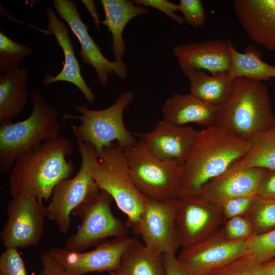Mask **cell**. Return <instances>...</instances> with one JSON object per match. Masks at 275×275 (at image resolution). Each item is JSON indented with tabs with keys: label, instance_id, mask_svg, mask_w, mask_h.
<instances>
[{
	"label": "cell",
	"instance_id": "42",
	"mask_svg": "<svg viewBox=\"0 0 275 275\" xmlns=\"http://www.w3.org/2000/svg\"><path fill=\"white\" fill-rule=\"evenodd\" d=\"M272 128L274 130L275 132V116H274V117L273 119Z\"/></svg>",
	"mask_w": 275,
	"mask_h": 275
},
{
	"label": "cell",
	"instance_id": "35",
	"mask_svg": "<svg viewBox=\"0 0 275 275\" xmlns=\"http://www.w3.org/2000/svg\"><path fill=\"white\" fill-rule=\"evenodd\" d=\"M256 196L239 197L225 201L219 205L226 220L244 216L251 209Z\"/></svg>",
	"mask_w": 275,
	"mask_h": 275
},
{
	"label": "cell",
	"instance_id": "26",
	"mask_svg": "<svg viewBox=\"0 0 275 275\" xmlns=\"http://www.w3.org/2000/svg\"><path fill=\"white\" fill-rule=\"evenodd\" d=\"M231 64L228 74L233 78L246 77L264 81L275 78V66L263 61L261 53L254 46L249 45L244 53L238 51L230 39L228 40Z\"/></svg>",
	"mask_w": 275,
	"mask_h": 275
},
{
	"label": "cell",
	"instance_id": "25",
	"mask_svg": "<svg viewBox=\"0 0 275 275\" xmlns=\"http://www.w3.org/2000/svg\"><path fill=\"white\" fill-rule=\"evenodd\" d=\"M109 275H166L163 255L136 238L123 254L120 266Z\"/></svg>",
	"mask_w": 275,
	"mask_h": 275
},
{
	"label": "cell",
	"instance_id": "17",
	"mask_svg": "<svg viewBox=\"0 0 275 275\" xmlns=\"http://www.w3.org/2000/svg\"><path fill=\"white\" fill-rule=\"evenodd\" d=\"M180 69L184 76L192 71H208L211 74L227 72L231 64L228 40L209 39L173 47Z\"/></svg>",
	"mask_w": 275,
	"mask_h": 275
},
{
	"label": "cell",
	"instance_id": "19",
	"mask_svg": "<svg viewBox=\"0 0 275 275\" xmlns=\"http://www.w3.org/2000/svg\"><path fill=\"white\" fill-rule=\"evenodd\" d=\"M267 170L259 168L228 170L205 184L193 196L219 205L233 198L256 196L259 183Z\"/></svg>",
	"mask_w": 275,
	"mask_h": 275
},
{
	"label": "cell",
	"instance_id": "8",
	"mask_svg": "<svg viewBox=\"0 0 275 275\" xmlns=\"http://www.w3.org/2000/svg\"><path fill=\"white\" fill-rule=\"evenodd\" d=\"M112 196L100 189L97 196L82 203L72 212V216L80 218L78 231L66 240L64 249L83 252L98 245L110 237L128 235V227L116 218L111 210Z\"/></svg>",
	"mask_w": 275,
	"mask_h": 275
},
{
	"label": "cell",
	"instance_id": "32",
	"mask_svg": "<svg viewBox=\"0 0 275 275\" xmlns=\"http://www.w3.org/2000/svg\"><path fill=\"white\" fill-rule=\"evenodd\" d=\"M178 11L183 15L185 22L193 28L203 26L206 22V13L200 0H180Z\"/></svg>",
	"mask_w": 275,
	"mask_h": 275
},
{
	"label": "cell",
	"instance_id": "37",
	"mask_svg": "<svg viewBox=\"0 0 275 275\" xmlns=\"http://www.w3.org/2000/svg\"><path fill=\"white\" fill-rule=\"evenodd\" d=\"M257 196L275 199V171L267 170L259 183Z\"/></svg>",
	"mask_w": 275,
	"mask_h": 275
},
{
	"label": "cell",
	"instance_id": "20",
	"mask_svg": "<svg viewBox=\"0 0 275 275\" xmlns=\"http://www.w3.org/2000/svg\"><path fill=\"white\" fill-rule=\"evenodd\" d=\"M45 12L48 17L47 31L50 34L54 36L58 44L62 49L64 62L62 69L57 75L45 74L43 83L48 86L58 81L70 82L80 90L89 103H93L95 100V95L81 74L80 65L75 54L68 28L58 18L51 8L47 7Z\"/></svg>",
	"mask_w": 275,
	"mask_h": 275
},
{
	"label": "cell",
	"instance_id": "3",
	"mask_svg": "<svg viewBox=\"0 0 275 275\" xmlns=\"http://www.w3.org/2000/svg\"><path fill=\"white\" fill-rule=\"evenodd\" d=\"M274 116L265 83L237 77L230 95L217 108L215 125L239 138L251 140L272 128Z\"/></svg>",
	"mask_w": 275,
	"mask_h": 275
},
{
	"label": "cell",
	"instance_id": "15",
	"mask_svg": "<svg viewBox=\"0 0 275 275\" xmlns=\"http://www.w3.org/2000/svg\"><path fill=\"white\" fill-rule=\"evenodd\" d=\"M76 175L64 179L53 188L46 206L47 217L54 222L60 232L67 233L71 227L70 215L77 206L95 197L100 189L90 175L86 158Z\"/></svg>",
	"mask_w": 275,
	"mask_h": 275
},
{
	"label": "cell",
	"instance_id": "29",
	"mask_svg": "<svg viewBox=\"0 0 275 275\" xmlns=\"http://www.w3.org/2000/svg\"><path fill=\"white\" fill-rule=\"evenodd\" d=\"M34 52L29 46L20 44L0 31V72L17 69L24 58Z\"/></svg>",
	"mask_w": 275,
	"mask_h": 275
},
{
	"label": "cell",
	"instance_id": "18",
	"mask_svg": "<svg viewBox=\"0 0 275 275\" xmlns=\"http://www.w3.org/2000/svg\"><path fill=\"white\" fill-rule=\"evenodd\" d=\"M233 9L248 36L275 51V0H235Z\"/></svg>",
	"mask_w": 275,
	"mask_h": 275
},
{
	"label": "cell",
	"instance_id": "22",
	"mask_svg": "<svg viewBox=\"0 0 275 275\" xmlns=\"http://www.w3.org/2000/svg\"><path fill=\"white\" fill-rule=\"evenodd\" d=\"M104 12L102 23L106 26L112 36V49L115 60H122L126 52L123 32L133 18L149 13L145 7L135 5L129 0H100Z\"/></svg>",
	"mask_w": 275,
	"mask_h": 275
},
{
	"label": "cell",
	"instance_id": "13",
	"mask_svg": "<svg viewBox=\"0 0 275 275\" xmlns=\"http://www.w3.org/2000/svg\"><path fill=\"white\" fill-rule=\"evenodd\" d=\"M135 237L128 235L104 241L88 252L53 248L47 252L65 269L68 275H82L91 272L115 271L122 256Z\"/></svg>",
	"mask_w": 275,
	"mask_h": 275
},
{
	"label": "cell",
	"instance_id": "34",
	"mask_svg": "<svg viewBox=\"0 0 275 275\" xmlns=\"http://www.w3.org/2000/svg\"><path fill=\"white\" fill-rule=\"evenodd\" d=\"M223 227L226 237L231 240L247 239L255 235L249 221L244 216H238L226 220Z\"/></svg>",
	"mask_w": 275,
	"mask_h": 275
},
{
	"label": "cell",
	"instance_id": "7",
	"mask_svg": "<svg viewBox=\"0 0 275 275\" xmlns=\"http://www.w3.org/2000/svg\"><path fill=\"white\" fill-rule=\"evenodd\" d=\"M123 150L132 180L142 195L158 201L179 197L184 164L155 157L141 139Z\"/></svg>",
	"mask_w": 275,
	"mask_h": 275
},
{
	"label": "cell",
	"instance_id": "12",
	"mask_svg": "<svg viewBox=\"0 0 275 275\" xmlns=\"http://www.w3.org/2000/svg\"><path fill=\"white\" fill-rule=\"evenodd\" d=\"M249 238L230 240L221 227L208 239L182 248L177 257L192 275H211L249 253Z\"/></svg>",
	"mask_w": 275,
	"mask_h": 275
},
{
	"label": "cell",
	"instance_id": "31",
	"mask_svg": "<svg viewBox=\"0 0 275 275\" xmlns=\"http://www.w3.org/2000/svg\"><path fill=\"white\" fill-rule=\"evenodd\" d=\"M249 252L261 263L275 259V229L249 239Z\"/></svg>",
	"mask_w": 275,
	"mask_h": 275
},
{
	"label": "cell",
	"instance_id": "10",
	"mask_svg": "<svg viewBox=\"0 0 275 275\" xmlns=\"http://www.w3.org/2000/svg\"><path fill=\"white\" fill-rule=\"evenodd\" d=\"M6 211L8 219L1 232L0 238L6 248L36 246L42 238L46 206L36 198L21 195L12 198Z\"/></svg>",
	"mask_w": 275,
	"mask_h": 275
},
{
	"label": "cell",
	"instance_id": "23",
	"mask_svg": "<svg viewBox=\"0 0 275 275\" xmlns=\"http://www.w3.org/2000/svg\"><path fill=\"white\" fill-rule=\"evenodd\" d=\"M28 77L24 68L0 75V125L12 122L24 109L29 98Z\"/></svg>",
	"mask_w": 275,
	"mask_h": 275
},
{
	"label": "cell",
	"instance_id": "2",
	"mask_svg": "<svg viewBox=\"0 0 275 275\" xmlns=\"http://www.w3.org/2000/svg\"><path fill=\"white\" fill-rule=\"evenodd\" d=\"M251 145V140L239 138L217 125L199 131L184 163L179 197L196 195L244 156Z\"/></svg>",
	"mask_w": 275,
	"mask_h": 275
},
{
	"label": "cell",
	"instance_id": "24",
	"mask_svg": "<svg viewBox=\"0 0 275 275\" xmlns=\"http://www.w3.org/2000/svg\"><path fill=\"white\" fill-rule=\"evenodd\" d=\"M189 80L190 94L202 102L216 108L228 98L235 78L227 72L208 75L204 70L192 71L186 76Z\"/></svg>",
	"mask_w": 275,
	"mask_h": 275
},
{
	"label": "cell",
	"instance_id": "11",
	"mask_svg": "<svg viewBox=\"0 0 275 275\" xmlns=\"http://www.w3.org/2000/svg\"><path fill=\"white\" fill-rule=\"evenodd\" d=\"M179 198L175 228L182 248L208 239L218 231L226 221L219 204L197 196Z\"/></svg>",
	"mask_w": 275,
	"mask_h": 275
},
{
	"label": "cell",
	"instance_id": "40",
	"mask_svg": "<svg viewBox=\"0 0 275 275\" xmlns=\"http://www.w3.org/2000/svg\"><path fill=\"white\" fill-rule=\"evenodd\" d=\"M80 2L85 5L93 19L96 29L99 31L100 30V24L102 21L100 20L95 2L93 0H81Z\"/></svg>",
	"mask_w": 275,
	"mask_h": 275
},
{
	"label": "cell",
	"instance_id": "14",
	"mask_svg": "<svg viewBox=\"0 0 275 275\" xmlns=\"http://www.w3.org/2000/svg\"><path fill=\"white\" fill-rule=\"evenodd\" d=\"M52 4L56 12L77 37L80 45L82 61L95 69L100 85L106 87L109 76L114 74L124 79L128 75L126 65L122 60L111 61L102 53L100 48L89 34L88 26L80 17L76 2L71 0H52Z\"/></svg>",
	"mask_w": 275,
	"mask_h": 275
},
{
	"label": "cell",
	"instance_id": "9",
	"mask_svg": "<svg viewBox=\"0 0 275 275\" xmlns=\"http://www.w3.org/2000/svg\"><path fill=\"white\" fill-rule=\"evenodd\" d=\"M179 202V198L158 201L145 197L138 220L128 228L149 249L162 255L176 254L181 247L175 228Z\"/></svg>",
	"mask_w": 275,
	"mask_h": 275
},
{
	"label": "cell",
	"instance_id": "4",
	"mask_svg": "<svg viewBox=\"0 0 275 275\" xmlns=\"http://www.w3.org/2000/svg\"><path fill=\"white\" fill-rule=\"evenodd\" d=\"M78 150L87 161L89 173L100 189L106 191L118 208L127 216L128 228L142 212L145 196L137 189L130 177L123 150L114 143L97 155L94 147L78 142Z\"/></svg>",
	"mask_w": 275,
	"mask_h": 275
},
{
	"label": "cell",
	"instance_id": "5",
	"mask_svg": "<svg viewBox=\"0 0 275 275\" xmlns=\"http://www.w3.org/2000/svg\"><path fill=\"white\" fill-rule=\"evenodd\" d=\"M33 111L25 120L0 125V172H10L17 158L43 142L60 136L59 113L39 89L31 94Z\"/></svg>",
	"mask_w": 275,
	"mask_h": 275
},
{
	"label": "cell",
	"instance_id": "30",
	"mask_svg": "<svg viewBox=\"0 0 275 275\" xmlns=\"http://www.w3.org/2000/svg\"><path fill=\"white\" fill-rule=\"evenodd\" d=\"M211 275H265L262 263L250 252Z\"/></svg>",
	"mask_w": 275,
	"mask_h": 275
},
{
	"label": "cell",
	"instance_id": "36",
	"mask_svg": "<svg viewBox=\"0 0 275 275\" xmlns=\"http://www.w3.org/2000/svg\"><path fill=\"white\" fill-rule=\"evenodd\" d=\"M133 2L137 5L145 7H150L157 9L180 25L185 22L183 17L175 14V12L178 11V4L167 0H134Z\"/></svg>",
	"mask_w": 275,
	"mask_h": 275
},
{
	"label": "cell",
	"instance_id": "28",
	"mask_svg": "<svg viewBox=\"0 0 275 275\" xmlns=\"http://www.w3.org/2000/svg\"><path fill=\"white\" fill-rule=\"evenodd\" d=\"M252 225L256 235L275 229V199L257 196L250 210L244 215Z\"/></svg>",
	"mask_w": 275,
	"mask_h": 275
},
{
	"label": "cell",
	"instance_id": "39",
	"mask_svg": "<svg viewBox=\"0 0 275 275\" xmlns=\"http://www.w3.org/2000/svg\"><path fill=\"white\" fill-rule=\"evenodd\" d=\"M163 260L166 275H192L176 254H163Z\"/></svg>",
	"mask_w": 275,
	"mask_h": 275
},
{
	"label": "cell",
	"instance_id": "41",
	"mask_svg": "<svg viewBox=\"0 0 275 275\" xmlns=\"http://www.w3.org/2000/svg\"><path fill=\"white\" fill-rule=\"evenodd\" d=\"M265 275H275V259L262 263Z\"/></svg>",
	"mask_w": 275,
	"mask_h": 275
},
{
	"label": "cell",
	"instance_id": "21",
	"mask_svg": "<svg viewBox=\"0 0 275 275\" xmlns=\"http://www.w3.org/2000/svg\"><path fill=\"white\" fill-rule=\"evenodd\" d=\"M163 119L176 125L196 123L207 127L215 125L217 108L210 106L190 94L176 93L162 106Z\"/></svg>",
	"mask_w": 275,
	"mask_h": 275
},
{
	"label": "cell",
	"instance_id": "27",
	"mask_svg": "<svg viewBox=\"0 0 275 275\" xmlns=\"http://www.w3.org/2000/svg\"><path fill=\"white\" fill-rule=\"evenodd\" d=\"M247 153L228 169L232 171L259 168L275 171V132L272 128L259 133L251 139Z\"/></svg>",
	"mask_w": 275,
	"mask_h": 275
},
{
	"label": "cell",
	"instance_id": "6",
	"mask_svg": "<svg viewBox=\"0 0 275 275\" xmlns=\"http://www.w3.org/2000/svg\"><path fill=\"white\" fill-rule=\"evenodd\" d=\"M134 93L130 91L122 92L111 106L100 110L88 107L86 103L72 105L80 115L65 113V119H78L81 123L72 125L73 134L78 142H87L94 148L97 155L103 149L116 141L123 149L133 146L138 141L125 126L123 112L132 102Z\"/></svg>",
	"mask_w": 275,
	"mask_h": 275
},
{
	"label": "cell",
	"instance_id": "1",
	"mask_svg": "<svg viewBox=\"0 0 275 275\" xmlns=\"http://www.w3.org/2000/svg\"><path fill=\"white\" fill-rule=\"evenodd\" d=\"M73 151L71 142L59 136L47 140L16 160L9 175L12 198L21 195L34 197L43 202L51 198L54 186L69 178L74 170L66 157Z\"/></svg>",
	"mask_w": 275,
	"mask_h": 275
},
{
	"label": "cell",
	"instance_id": "38",
	"mask_svg": "<svg viewBox=\"0 0 275 275\" xmlns=\"http://www.w3.org/2000/svg\"><path fill=\"white\" fill-rule=\"evenodd\" d=\"M40 260L43 267L39 275H68L64 267L48 252L41 254Z\"/></svg>",
	"mask_w": 275,
	"mask_h": 275
},
{
	"label": "cell",
	"instance_id": "16",
	"mask_svg": "<svg viewBox=\"0 0 275 275\" xmlns=\"http://www.w3.org/2000/svg\"><path fill=\"white\" fill-rule=\"evenodd\" d=\"M199 132L191 126L176 125L162 119L151 131L133 134L144 141L155 157L184 164Z\"/></svg>",
	"mask_w": 275,
	"mask_h": 275
},
{
	"label": "cell",
	"instance_id": "33",
	"mask_svg": "<svg viewBox=\"0 0 275 275\" xmlns=\"http://www.w3.org/2000/svg\"><path fill=\"white\" fill-rule=\"evenodd\" d=\"M0 275H27L17 249L6 248L0 256Z\"/></svg>",
	"mask_w": 275,
	"mask_h": 275
}]
</instances>
